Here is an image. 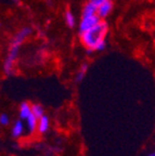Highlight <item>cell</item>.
Segmentation results:
<instances>
[{
    "label": "cell",
    "mask_w": 155,
    "mask_h": 156,
    "mask_svg": "<svg viewBox=\"0 0 155 156\" xmlns=\"http://www.w3.org/2000/svg\"><path fill=\"white\" fill-rule=\"evenodd\" d=\"M29 34H31V28L24 27V28L20 29L13 37L11 44H10L9 51H8V55L5 60V63H3V69H5V73L7 75H11L14 71V66L16 63L21 46L25 41V39L29 36Z\"/></svg>",
    "instance_id": "1"
},
{
    "label": "cell",
    "mask_w": 155,
    "mask_h": 156,
    "mask_svg": "<svg viewBox=\"0 0 155 156\" xmlns=\"http://www.w3.org/2000/svg\"><path fill=\"white\" fill-rule=\"evenodd\" d=\"M32 113V108H31V104L28 102H23L20 105L19 115L21 117V119H26L27 116Z\"/></svg>",
    "instance_id": "6"
},
{
    "label": "cell",
    "mask_w": 155,
    "mask_h": 156,
    "mask_svg": "<svg viewBox=\"0 0 155 156\" xmlns=\"http://www.w3.org/2000/svg\"><path fill=\"white\" fill-rule=\"evenodd\" d=\"M65 22L70 27L75 26V16H74V14L70 11H67L65 13Z\"/></svg>",
    "instance_id": "12"
},
{
    "label": "cell",
    "mask_w": 155,
    "mask_h": 156,
    "mask_svg": "<svg viewBox=\"0 0 155 156\" xmlns=\"http://www.w3.org/2000/svg\"><path fill=\"white\" fill-rule=\"evenodd\" d=\"M31 108H32V114L36 117L37 119H39L42 115H45V111L42 108L40 104H33L31 105Z\"/></svg>",
    "instance_id": "10"
},
{
    "label": "cell",
    "mask_w": 155,
    "mask_h": 156,
    "mask_svg": "<svg viewBox=\"0 0 155 156\" xmlns=\"http://www.w3.org/2000/svg\"><path fill=\"white\" fill-rule=\"evenodd\" d=\"M104 1H106V0H89V2H91L92 5H95L96 7H99L100 5H102V3L104 2Z\"/></svg>",
    "instance_id": "14"
},
{
    "label": "cell",
    "mask_w": 155,
    "mask_h": 156,
    "mask_svg": "<svg viewBox=\"0 0 155 156\" xmlns=\"http://www.w3.org/2000/svg\"><path fill=\"white\" fill-rule=\"evenodd\" d=\"M95 14H97V7L95 5H92L91 2H87L82 9V17L91 16Z\"/></svg>",
    "instance_id": "9"
},
{
    "label": "cell",
    "mask_w": 155,
    "mask_h": 156,
    "mask_svg": "<svg viewBox=\"0 0 155 156\" xmlns=\"http://www.w3.org/2000/svg\"><path fill=\"white\" fill-rule=\"evenodd\" d=\"M26 125H27V129H28L29 132H35L37 130V122H38V119L36 117L31 113V114L27 116L26 119Z\"/></svg>",
    "instance_id": "7"
},
{
    "label": "cell",
    "mask_w": 155,
    "mask_h": 156,
    "mask_svg": "<svg viewBox=\"0 0 155 156\" xmlns=\"http://www.w3.org/2000/svg\"><path fill=\"white\" fill-rule=\"evenodd\" d=\"M23 132H24V125L22 120H16L12 127V136L14 138H20L23 134Z\"/></svg>",
    "instance_id": "8"
},
{
    "label": "cell",
    "mask_w": 155,
    "mask_h": 156,
    "mask_svg": "<svg viewBox=\"0 0 155 156\" xmlns=\"http://www.w3.org/2000/svg\"><path fill=\"white\" fill-rule=\"evenodd\" d=\"M100 21H101V19L97 14L91 15V16L81 17V21H80V24H79V34L86 32V30L90 29L91 27L95 26V25H97Z\"/></svg>",
    "instance_id": "3"
},
{
    "label": "cell",
    "mask_w": 155,
    "mask_h": 156,
    "mask_svg": "<svg viewBox=\"0 0 155 156\" xmlns=\"http://www.w3.org/2000/svg\"><path fill=\"white\" fill-rule=\"evenodd\" d=\"M50 128V119L47 115H42L37 122V130L39 133H46Z\"/></svg>",
    "instance_id": "5"
},
{
    "label": "cell",
    "mask_w": 155,
    "mask_h": 156,
    "mask_svg": "<svg viewBox=\"0 0 155 156\" xmlns=\"http://www.w3.org/2000/svg\"><path fill=\"white\" fill-rule=\"evenodd\" d=\"M113 10V2L112 0H106L97 8V15L100 19H105Z\"/></svg>",
    "instance_id": "4"
},
{
    "label": "cell",
    "mask_w": 155,
    "mask_h": 156,
    "mask_svg": "<svg viewBox=\"0 0 155 156\" xmlns=\"http://www.w3.org/2000/svg\"><path fill=\"white\" fill-rule=\"evenodd\" d=\"M148 156H155V154L154 153H151V154H149Z\"/></svg>",
    "instance_id": "15"
},
{
    "label": "cell",
    "mask_w": 155,
    "mask_h": 156,
    "mask_svg": "<svg viewBox=\"0 0 155 156\" xmlns=\"http://www.w3.org/2000/svg\"><path fill=\"white\" fill-rule=\"evenodd\" d=\"M88 71V65L87 64H82L81 66H80L79 71L77 72V74H76V81L77 83H79V81H81L82 79H84V77H85L86 73H87Z\"/></svg>",
    "instance_id": "11"
},
{
    "label": "cell",
    "mask_w": 155,
    "mask_h": 156,
    "mask_svg": "<svg viewBox=\"0 0 155 156\" xmlns=\"http://www.w3.org/2000/svg\"><path fill=\"white\" fill-rule=\"evenodd\" d=\"M9 122H10V118L7 114L0 115V124L2 125V126H7V125H9Z\"/></svg>",
    "instance_id": "13"
},
{
    "label": "cell",
    "mask_w": 155,
    "mask_h": 156,
    "mask_svg": "<svg viewBox=\"0 0 155 156\" xmlns=\"http://www.w3.org/2000/svg\"><path fill=\"white\" fill-rule=\"evenodd\" d=\"M109 30V25L105 21H100L97 25L80 34V40L82 44L87 48L88 53L93 52L96 44L102 40H105V36Z\"/></svg>",
    "instance_id": "2"
}]
</instances>
